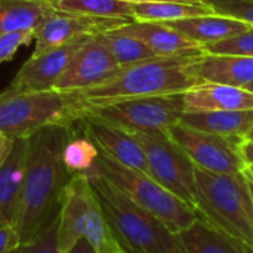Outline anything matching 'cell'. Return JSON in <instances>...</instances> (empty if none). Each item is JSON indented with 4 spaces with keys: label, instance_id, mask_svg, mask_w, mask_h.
Instances as JSON below:
<instances>
[{
    "label": "cell",
    "instance_id": "6da1fadb",
    "mask_svg": "<svg viewBox=\"0 0 253 253\" xmlns=\"http://www.w3.org/2000/svg\"><path fill=\"white\" fill-rule=\"evenodd\" d=\"M74 125L47 126L28 136L24 181L13 225L19 245L34 242L59 215L64 188L73 176L64 166L62 150L74 135Z\"/></svg>",
    "mask_w": 253,
    "mask_h": 253
},
{
    "label": "cell",
    "instance_id": "7a4b0ae2",
    "mask_svg": "<svg viewBox=\"0 0 253 253\" xmlns=\"http://www.w3.org/2000/svg\"><path fill=\"white\" fill-rule=\"evenodd\" d=\"M200 56H156L120 67L104 83L74 95L87 104H98L127 98L185 93L202 83L196 71V62Z\"/></svg>",
    "mask_w": 253,
    "mask_h": 253
},
{
    "label": "cell",
    "instance_id": "3957f363",
    "mask_svg": "<svg viewBox=\"0 0 253 253\" xmlns=\"http://www.w3.org/2000/svg\"><path fill=\"white\" fill-rule=\"evenodd\" d=\"M89 179L104 216L126 253H185L178 234L151 212L139 208L110 184L95 168Z\"/></svg>",
    "mask_w": 253,
    "mask_h": 253
},
{
    "label": "cell",
    "instance_id": "277c9868",
    "mask_svg": "<svg viewBox=\"0 0 253 253\" xmlns=\"http://www.w3.org/2000/svg\"><path fill=\"white\" fill-rule=\"evenodd\" d=\"M197 185V219L253 248V199L245 170L213 173L194 168Z\"/></svg>",
    "mask_w": 253,
    "mask_h": 253
},
{
    "label": "cell",
    "instance_id": "5b68a950",
    "mask_svg": "<svg viewBox=\"0 0 253 253\" xmlns=\"http://www.w3.org/2000/svg\"><path fill=\"white\" fill-rule=\"evenodd\" d=\"M84 237L95 253H126L114 237L98 194L87 175L70 178L58 215V252L67 253L79 239Z\"/></svg>",
    "mask_w": 253,
    "mask_h": 253
},
{
    "label": "cell",
    "instance_id": "8992f818",
    "mask_svg": "<svg viewBox=\"0 0 253 253\" xmlns=\"http://www.w3.org/2000/svg\"><path fill=\"white\" fill-rule=\"evenodd\" d=\"M84 101L59 90L0 93V133L28 138L47 126H73L84 116Z\"/></svg>",
    "mask_w": 253,
    "mask_h": 253
},
{
    "label": "cell",
    "instance_id": "52a82bcc",
    "mask_svg": "<svg viewBox=\"0 0 253 253\" xmlns=\"http://www.w3.org/2000/svg\"><path fill=\"white\" fill-rule=\"evenodd\" d=\"M96 170L129 200L156 215L172 233L179 234L197 221V215L190 206L150 175L123 166L102 153L98 156Z\"/></svg>",
    "mask_w": 253,
    "mask_h": 253
},
{
    "label": "cell",
    "instance_id": "ba28073f",
    "mask_svg": "<svg viewBox=\"0 0 253 253\" xmlns=\"http://www.w3.org/2000/svg\"><path fill=\"white\" fill-rule=\"evenodd\" d=\"M84 114L113 123L127 132H168L185 113L184 93L84 102Z\"/></svg>",
    "mask_w": 253,
    "mask_h": 253
},
{
    "label": "cell",
    "instance_id": "9c48e42d",
    "mask_svg": "<svg viewBox=\"0 0 253 253\" xmlns=\"http://www.w3.org/2000/svg\"><path fill=\"white\" fill-rule=\"evenodd\" d=\"M141 144L150 176L196 213L199 208L194 163L168 132H130Z\"/></svg>",
    "mask_w": 253,
    "mask_h": 253
},
{
    "label": "cell",
    "instance_id": "30bf717a",
    "mask_svg": "<svg viewBox=\"0 0 253 253\" xmlns=\"http://www.w3.org/2000/svg\"><path fill=\"white\" fill-rule=\"evenodd\" d=\"M168 135L200 169L213 173H239L246 169V162L240 151L243 139L197 130L182 123L172 126Z\"/></svg>",
    "mask_w": 253,
    "mask_h": 253
},
{
    "label": "cell",
    "instance_id": "8fae6325",
    "mask_svg": "<svg viewBox=\"0 0 253 253\" xmlns=\"http://www.w3.org/2000/svg\"><path fill=\"white\" fill-rule=\"evenodd\" d=\"M120 65L101 40L99 34L89 37L70 58L53 89L59 92H82L108 80Z\"/></svg>",
    "mask_w": 253,
    "mask_h": 253
},
{
    "label": "cell",
    "instance_id": "7c38bea8",
    "mask_svg": "<svg viewBox=\"0 0 253 253\" xmlns=\"http://www.w3.org/2000/svg\"><path fill=\"white\" fill-rule=\"evenodd\" d=\"M130 21L133 19L98 18L55 9L34 33L36 47L33 55H40L49 49L62 46L83 36H96L116 30Z\"/></svg>",
    "mask_w": 253,
    "mask_h": 253
},
{
    "label": "cell",
    "instance_id": "4fadbf2b",
    "mask_svg": "<svg viewBox=\"0 0 253 253\" xmlns=\"http://www.w3.org/2000/svg\"><path fill=\"white\" fill-rule=\"evenodd\" d=\"M76 126L96 145L99 153L123 166L150 175L145 153L130 132L89 114L77 120Z\"/></svg>",
    "mask_w": 253,
    "mask_h": 253
},
{
    "label": "cell",
    "instance_id": "5bb4252c",
    "mask_svg": "<svg viewBox=\"0 0 253 253\" xmlns=\"http://www.w3.org/2000/svg\"><path fill=\"white\" fill-rule=\"evenodd\" d=\"M92 36H83L74 39L62 46L49 49L40 55H31V58L19 68L15 77L3 93H22V92H42L52 90L58 77L62 74L70 58L74 52Z\"/></svg>",
    "mask_w": 253,
    "mask_h": 253
},
{
    "label": "cell",
    "instance_id": "9a60e30c",
    "mask_svg": "<svg viewBox=\"0 0 253 253\" xmlns=\"http://www.w3.org/2000/svg\"><path fill=\"white\" fill-rule=\"evenodd\" d=\"M147 44L157 56H200L205 55L202 46L188 40L163 22L130 21L119 28Z\"/></svg>",
    "mask_w": 253,
    "mask_h": 253
},
{
    "label": "cell",
    "instance_id": "2e32d148",
    "mask_svg": "<svg viewBox=\"0 0 253 253\" xmlns=\"http://www.w3.org/2000/svg\"><path fill=\"white\" fill-rule=\"evenodd\" d=\"M185 113L253 110V93L243 87L202 82L184 93Z\"/></svg>",
    "mask_w": 253,
    "mask_h": 253
},
{
    "label": "cell",
    "instance_id": "e0dca14e",
    "mask_svg": "<svg viewBox=\"0 0 253 253\" xmlns=\"http://www.w3.org/2000/svg\"><path fill=\"white\" fill-rule=\"evenodd\" d=\"M28 138H15L4 163L0 166V222L15 225L25 170Z\"/></svg>",
    "mask_w": 253,
    "mask_h": 253
},
{
    "label": "cell",
    "instance_id": "ac0fdd59",
    "mask_svg": "<svg viewBox=\"0 0 253 253\" xmlns=\"http://www.w3.org/2000/svg\"><path fill=\"white\" fill-rule=\"evenodd\" d=\"M181 123L203 132L234 139H246L253 129V110L184 113Z\"/></svg>",
    "mask_w": 253,
    "mask_h": 253
},
{
    "label": "cell",
    "instance_id": "d6986e66",
    "mask_svg": "<svg viewBox=\"0 0 253 253\" xmlns=\"http://www.w3.org/2000/svg\"><path fill=\"white\" fill-rule=\"evenodd\" d=\"M196 71L202 82L245 87L253 83V56L202 55L196 62Z\"/></svg>",
    "mask_w": 253,
    "mask_h": 253
},
{
    "label": "cell",
    "instance_id": "ffe728a7",
    "mask_svg": "<svg viewBox=\"0 0 253 253\" xmlns=\"http://www.w3.org/2000/svg\"><path fill=\"white\" fill-rule=\"evenodd\" d=\"M172 30L178 31L188 40L197 43L199 46H206L215 42H221L224 39L233 37L249 28L248 24L221 16V15H206V16H194L187 19H179L173 22H163Z\"/></svg>",
    "mask_w": 253,
    "mask_h": 253
},
{
    "label": "cell",
    "instance_id": "44dd1931",
    "mask_svg": "<svg viewBox=\"0 0 253 253\" xmlns=\"http://www.w3.org/2000/svg\"><path fill=\"white\" fill-rule=\"evenodd\" d=\"M185 253H253V248L218 230L205 219H197L178 234Z\"/></svg>",
    "mask_w": 253,
    "mask_h": 253
},
{
    "label": "cell",
    "instance_id": "7402d4cb",
    "mask_svg": "<svg viewBox=\"0 0 253 253\" xmlns=\"http://www.w3.org/2000/svg\"><path fill=\"white\" fill-rule=\"evenodd\" d=\"M53 10V4L43 0H0V34L36 31Z\"/></svg>",
    "mask_w": 253,
    "mask_h": 253
},
{
    "label": "cell",
    "instance_id": "603a6c76",
    "mask_svg": "<svg viewBox=\"0 0 253 253\" xmlns=\"http://www.w3.org/2000/svg\"><path fill=\"white\" fill-rule=\"evenodd\" d=\"M215 15L213 9L206 3H179V1H159V3H132L133 21L150 22H173L179 19Z\"/></svg>",
    "mask_w": 253,
    "mask_h": 253
},
{
    "label": "cell",
    "instance_id": "cb8c5ba5",
    "mask_svg": "<svg viewBox=\"0 0 253 253\" xmlns=\"http://www.w3.org/2000/svg\"><path fill=\"white\" fill-rule=\"evenodd\" d=\"M101 40L104 42V44L108 47V50L111 52V55L114 56V59L117 61V64L120 67H127V65H133L151 58H156L157 55L147 46L144 44L141 40L120 33L119 30H111L107 33L99 34Z\"/></svg>",
    "mask_w": 253,
    "mask_h": 253
},
{
    "label": "cell",
    "instance_id": "d4e9b609",
    "mask_svg": "<svg viewBox=\"0 0 253 253\" xmlns=\"http://www.w3.org/2000/svg\"><path fill=\"white\" fill-rule=\"evenodd\" d=\"M53 7L61 12L80 13L98 18L133 19L132 3L123 0H59Z\"/></svg>",
    "mask_w": 253,
    "mask_h": 253
},
{
    "label": "cell",
    "instance_id": "484cf974",
    "mask_svg": "<svg viewBox=\"0 0 253 253\" xmlns=\"http://www.w3.org/2000/svg\"><path fill=\"white\" fill-rule=\"evenodd\" d=\"M98 156L99 150L96 148V145L84 135L76 136V132L67 141L62 150L64 166L71 175L83 173L89 176L90 173H93Z\"/></svg>",
    "mask_w": 253,
    "mask_h": 253
},
{
    "label": "cell",
    "instance_id": "4316f807",
    "mask_svg": "<svg viewBox=\"0 0 253 253\" xmlns=\"http://www.w3.org/2000/svg\"><path fill=\"white\" fill-rule=\"evenodd\" d=\"M205 55H240V56H253V27L248 30L215 42L202 47Z\"/></svg>",
    "mask_w": 253,
    "mask_h": 253
},
{
    "label": "cell",
    "instance_id": "83f0119b",
    "mask_svg": "<svg viewBox=\"0 0 253 253\" xmlns=\"http://www.w3.org/2000/svg\"><path fill=\"white\" fill-rule=\"evenodd\" d=\"M216 15L233 18L253 27V0H203Z\"/></svg>",
    "mask_w": 253,
    "mask_h": 253
},
{
    "label": "cell",
    "instance_id": "f1b7e54d",
    "mask_svg": "<svg viewBox=\"0 0 253 253\" xmlns=\"http://www.w3.org/2000/svg\"><path fill=\"white\" fill-rule=\"evenodd\" d=\"M34 30L9 31L0 34V64L9 61L21 46H25L34 40Z\"/></svg>",
    "mask_w": 253,
    "mask_h": 253
},
{
    "label": "cell",
    "instance_id": "f546056e",
    "mask_svg": "<svg viewBox=\"0 0 253 253\" xmlns=\"http://www.w3.org/2000/svg\"><path fill=\"white\" fill-rule=\"evenodd\" d=\"M16 253H59L58 252V218L34 242L21 245Z\"/></svg>",
    "mask_w": 253,
    "mask_h": 253
},
{
    "label": "cell",
    "instance_id": "4dcf8cb0",
    "mask_svg": "<svg viewBox=\"0 0 253 253\" xmlns=\"http://www.w3.org/2000/svg\"><path fill=\"white\" fill-rule=\"evenodd\" d=\"M19 246L21 245L15 227L0 222V253H13Z\"/></svg>",
    "mask_w": 253,
    "mask_h": 253
},
{
    "label": "cell",
    "instance_id": "1f68e13d",
    "mask_svg": "<svg viewBox=\"0 0 253 253\" xmlns=\"http://www.w3.org/2000/svg\"><path fill=\"white\" fill-rule=\"evenodd\" d=\"M240 151H242V156L246 162V166H253V142L248 141V139H243L240 144Z\"/></svg>",
    "mask_w": 253,
    "mask_h": 253
},
{
    "label": "cell",
    "instance_id": "d6a6232c",
    "mask_svg": "<svg viewBox=\"0 0 253 253\" xmlns=\"http://www.w3.org/2000/svg\"><path fill=\"white\" fill-rule=\"evenodd\" d=\"M12 142H13V139L0 133V166L4 163L6 157L9 156L10 148H12Z\"/></svg>",
    "mask_w": 253,
    "mask_h": 253
},
{
    "label": "cell",
    "instance_id": "836d02e7",
    "mask_svg": "<svg viewBox=\"0 0 253 253\" xmlns=\"http://www.w3.org/2000/svg\"><path fill=\"white\" fill-rule=\"evenodd\" d=\"M67 253H95V251H93L92 245L84 237H82L76 242V245Z\"/></svg>",
    "mask_w": 253,
    "mask_h": 253
},
{
    "label": "cell",
    "instance_id": "e575fe53",
    "mask_svg": "<svg viewBox=\"0 0 253 253\" xmlns=\"http://www.w3.org/2000/svg\"><path fill=\"white\" fill-rule=\"evenodd\" d=\"M127 3H159V1H179V3H205L203 0H123Z\"/></svg>",
    "mask_w": 253,
    "mask_h": 253
},
{
    "label": "cell",
    "instance_id": "d590c367",
    "mask_svg": "<svg viewBox=\"0 0 253 253\" xmlns=\"http://www.w3.org/2000/svg\"><path fill=\"white\" fill-rule=\"evenodd\" d=\"M245 173H246V178H248V182H249V188H251V194H252V199H253V178L245 170Z\"/></svg>",
    "mask_w": 253,
    "mask_h": 253
},
{
    "label": "cell",
    "instance_id": "8d00e7d4",
    "mask_svg": "<svg viewBox=\"0 0 253 253\" xmlns=\"http://www.w3.org/2000/svg\"><path fill=\"white\" fill-rule=\"evenodd\" d=\"M243 89H246L248 92H251V93H253V83H249V84H246Z\"/></svg>",
    "mask_w": 253,
    "mask_h": 253
},
{
    "label": "cell",
    "instance_id": "74e56055",
    "mask_svg": "<svg viewBox=\"0 0 253 253\" xmlns=\"http://www.w3.org/2000/svg\"><path fill=\"white\" fill-rule=\"evenodd\" d=\"M245 170H246V172H248V173H249V175L253 178V166H246V169H245Z\"/></svg>",
    "mask_w": 253,
    "mask_h": 253
},
{
    "label": "cell",
    "instance_id": "f35d334b",
    "mask_svg": "<svg viewBox=\"0 0 253 253\" xmlns=\"http://www.w3.org/2000/svg\"><path fill=\"white\" fill-rule=\"evenodd\" d=\"M246 139H248V141H251V142H253V129L249 132V135L246 136Z\"/></svg>",
    "mask_w": 253,
    "mask_h": 253
},
{
    "label": "cell",
    "instance_id": "ab89813d",
    "mask_svg": "<svg viewBox=\"0 0 253 253\" xmlns=\"http://www.w3.org/2000/svg\"><path fill=\"white\" fill-rule=\"evenodd\" d=\"M43 1H47V3H52V4H53V3H56V1H59V0H43Z\"/></svg>",
    "mask_w": 253,
    "mask_h": 253
}]
</instances>
